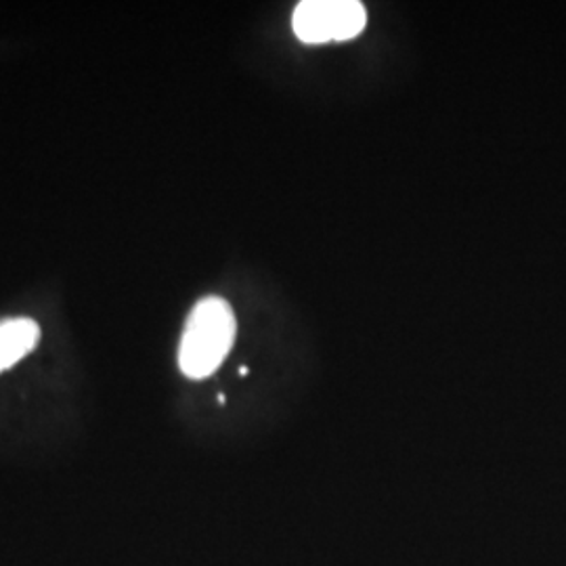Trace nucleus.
<instances>
[{"label": "nucleus", "mask_w": 566, "mask_h": 566, "mask_svg": "<svg viewBox=\"0 0 566 566\" xmlns=\"http://www.w3.org/2000/svg\"><path fill=\"white\" fill-rule=\"evenodd\" d=\"M41 340V327L34 319L15 317L0 322V374L20 364Z\"/></svg>", "instance_id": "3"}, {"label": "nucleus", "mask_w": 566, "mask_h": 566, "mask_svg": "<svg viewBox=\"0 0 566 566\" xmlns=\"http://www.w3.org/2000/svg\"><path fill=\"white\" fill-rule=\"evenodd\" d=\"M238 322L231 304L221 296H206L193 306L182 329L179 367L191 380L212 376L233 348Z\"/></svg>", "instance_id": "1"}, {"label": "nucleus", "mask_w": 566, "mask_h": 566, "mask_svg": "<svg viewBox=\"0 0 566 566\" xmlns=\"http://www.w3.org/2000/svg\"><path fill=\"white\" fill-rule=\"evenodd\" d=\"M364 4L357 0H304L292 18L294 34L306 44L350 41L365 28Z\"/></svg>", "instance_id": "2"}]
</instances>
